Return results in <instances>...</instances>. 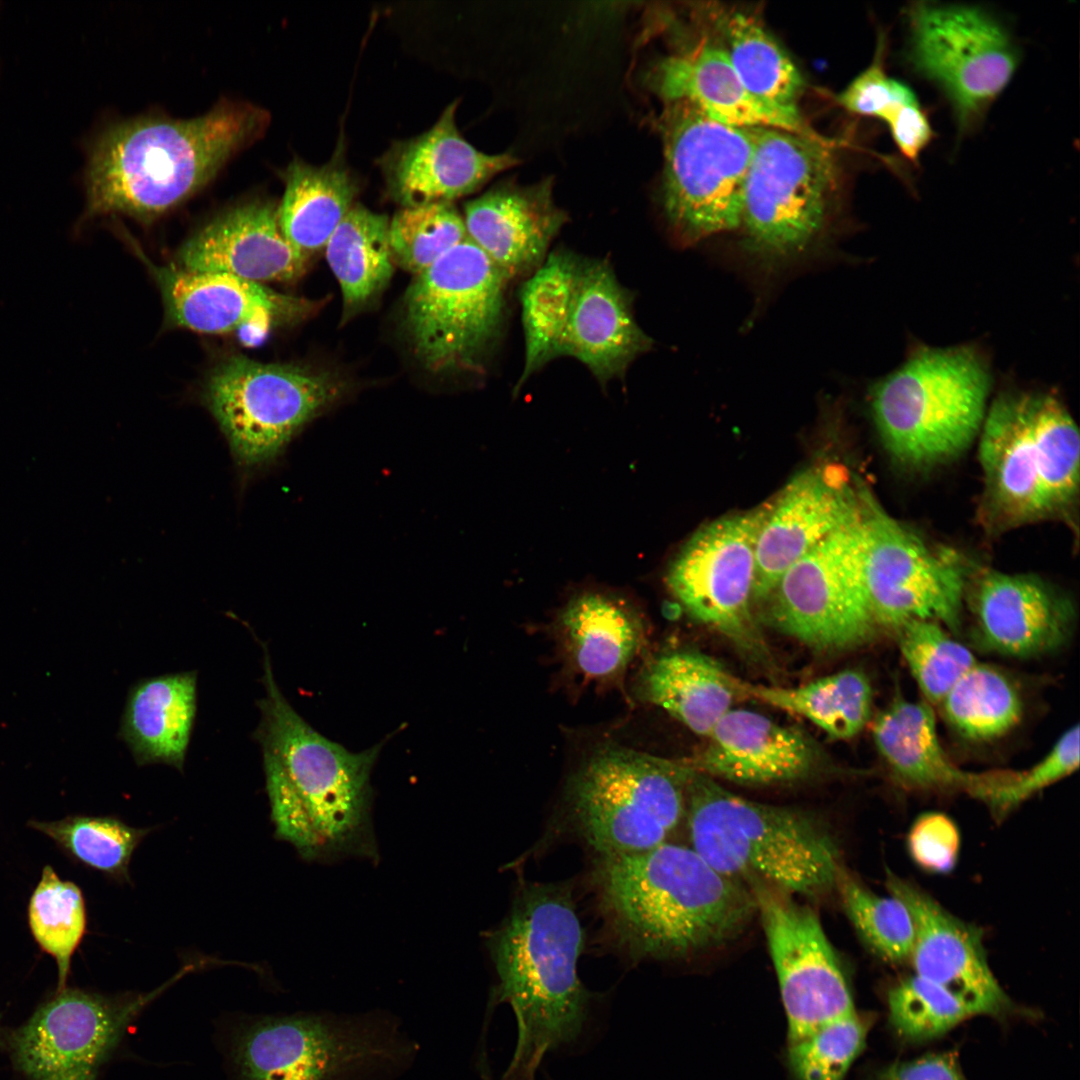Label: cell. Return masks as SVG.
Segmentation results:
<instances>
[{"mask_svg": "<svg viewBox=\"0 0 1080 1080\" xmlns=\"http://www.w3.org/2000/svg\"><path fill=\"white\" fill-rule=\"evenodd\" d=\"M608 932L635 960L681 959L725 944L756 913L751 890L691 846L597 855L591 873Z\"/></svg>", "mask_w": 1080, "mask_h": 1080, "instance_id": "cell-1", "label": "cell"}, {"mask_svg": "<svg viewBox=\"0 0 1080 1080\" xmlns=\"http://www.w3.org/2000/svg\"><path fill=\"white\" fill-rule=\"evenodd\" d=\"M487 939L498 978L494 1000L511 1007L517 1024L501 1080H535L547 1053L579 1037L592 998L578 975L585 936L569 888L523 884Z\"/></svg>", "mask_w": 1080, "mask_h": 1080, "instance_id": "cell-2", "label": "cell"}, {"mask_svg": "<svg viewBox=\"0 0 1080 1080\" xmlns=\"http://www.w3.org/2000/svg\"><path fill=\"white\" fill-rule=\"evenodd\" d=\"M256 739L277 836L307 859L367 852L370 774L382 744L352 752L310 726L280 691L265 650Z\"/></svg>", "mask_w": 1080, "mask_h": 1080, "instance_id": "cell-3", "label": "cell"}, {"mask_svg": "<svg viewBox=\"0 0 1080 1080\" xmlns=\"http://www.w3.org/2000/svg\"><path fill=\"white\" fill-rule=\"evenodd\" d=\"M269 120L258 106L223 102L193 119L150 117L109 127L89 152L84 217L154 220L204 187L263 135Z\"/></svg>", "mask_w": 1080, "mask_h": 1080, "instance_id": "cell-4", "label": "cell"}, {"mask_svg": "<svg viewBox=\"0 0 1080 1080\" xmlns=\"http://www.w3.org/2000/svg\"><path fill=\"white\" fill-rule=\"evenodd\" d=\"M685 821L690 846L746 886L762 882L810 900L837 890L844 871L838 842L808 811L741 797L693 770Z\"/></svg>", "mask_w": 1080, "mask_h": 1080, "instance_id": "cell-5", "label": "cell"}, {"mask_svg": "<svg viewBox=\"0 0 1080 1080\" xmlns=\"http://www.w3.org/2000/svg\"><path fill=\"white\" fill-rule=\"evenodd\" d=\"M978 457L986 520L1012 528L1069 512L1078 495L1080 437L1067 408L1043 392H1008L987 410Z\"/></svg>", "mask_w": 1080, "mask_h": 1080, "instance_id": "cell-6", "label": "cell"}, {"mask_svg": "<svg viewBox=\"0 0 1080 1080\" xmlns=\"http://www.w3.org/2000/svg\"><path fill=\"white\" fill-rule=\"evenodd\" d=\"M989 389V368L975 347L918 349L871 390L884 447L910 468L959 456L979 436Z\"/></svg>", "mask_w": 1080, "mask_h": 1080, "instance_id": "cell-7", "label": "cell"}, {"mask_svg": "<svg viewBox=\"0 0 1080 1080\" xmlns=\"http://www.w3.org/2000/svg\"><path fill=\"white\" fill-rule=\"evenodd\" d=\"M692 771L687 760L600 746L568 784L567 822L595 856L659 846L685 820Z\"/></svg>", "mask_w": 1080, "mask_h": 1080, "instance_id": "cell-8", "label": "cell"}, {"mask_svg": "<svg viewBox=\"0 0 1080 1080\" xmlns=\"http://www.w3.org/2000/svg\"><path fill=\"white\" fill-rule=\"evenodd\" d=\"M741 226L746 250L762 263L799 256L821 236L839 189L834 152L815 134L753 128Z\"/></svg>", "mask_w": 1080, "mask_h": 1080, "instance_id": "cell-9", "label": "cell"}, {"mask_svg": "<svg viewBox=\"0 0 1080 1080\" xmlns=\"http://www.w3.org/2000/svg\"><path fill=\"white\" fill-rule=\"evenodd\" d=\"M662 202L673 236L690 244L741 226L753 128L723 124L682 100L664 102Z\"/></svg>", "mask_w": 1080, "mask_h": 1080, "instance_id": "cell-10", "label": "cell"}, {"mask_svg": "<svg viewBox=\"0 0 1080 1080\" xmlns=\"http://www.w3.org/2000/svg\"><path fill=\"white\" fill-rule=\"evenodd\" d=\"M507 282L468 237L415 275L404 298V323L427 369H480L501 327Z\"/></svg>", "mask_w": 1080, "mask_h": 1080, "instance_id": "cell-11", "label": "cell"}, {"mask_svg": "<svg viewBox=\"0 0 1080 1080\" xmlns=\"http://www.w3.org/2000/svg\"><path fill=\"white\" fill-rule=\"evenodd\" d=\"M858 515L791 565L767 600L777 630L822 652L880 637L866 588L864 492Z\"/></svg>", "mask_w": 1080, "mask_h": 1080, "instance_id": "cell-12", "label": "cell"}, {"mask_svg": "<svg viewBox=\"0 0 1080 1080\" xmlns=\"http://www.w3.org/2000/svg\"><path fill=\"white\" fill-rule=\"evenodd\" d=\"M907 24L912 68L942 91L960 132L973 130L1017 69L1015 41L996 17L976 6L915 2Z\"/></svg>", "mask_w": 1080, "mask_h": 1080, "instance_id": "cell-13", "label": "cell"}, {"mask_svg": "<svg viewBox=\"0 0 1080 1080\" xmlns=\"http://www.w3.org/2000/svg\"><path fill=\"white\" fill-rule=\"evenodd\" d=\"M411 1051L376 1019L300 1015L249 1027L235 1059L243 1080H363L392 1072Z\"/></svg>", "mask_w": 1080, "mask_h": 1080, "instance_id": "cell-14", "label": "cell"}, {"mask_svg": "<svg viewBox=\"0 0 1080 1080\" xmlns=\"http://www.w3.org/2000/svg\"><path fill=\"white\" fill-rule=\"evenodd\" d=\"M342 393L329 373L241 355L209 373L204 401L243 466L267 462L295 433Z\"/></svg>", "mask_w": 1080, "mask_h": 1080, "instance_id": "cell-15", "label": "cell"}, {"mask_svg": "<svg viewBox=\"0 0 1080 1080\" xmlns=\"http://www.w3.org/2000/svg\"><path fill=\"white\" fill-rule=\"evenodd\" d=\"M767 504L697 529L672 559L669 590L687 613L752 659L767 647L752 615L756 543Z\"/></svg>", "mask_w": 1080, "mask_h": 1080, "instance_id": "cell-16", "label": "cell"}, {"mask_svg": "<svg viewBox=\"0 0 1080 1080\" xmlns=\"http://www.w3.org/2000/svg\"><path fill=\"white\" fill-rule=\"evenodd\" d=\"M748 887L777 976L788 1041L855 1012L839 958L815 911L762 882Z\"/></svg>", "mask_w": 1080, "mask_h": 1080, "instance_id": "cell-17", "label": "cell"}, {"mask_svg": "<svg viewBox=\"0 0 1080 1080\" xmlns=\"http://www.w3.org/2000/svg\"><path fill=\"white\" fill-rule=\"evenodd\" d=\"M863 486L832 464L808 467L786 483L758 533L753 601L767 600L791 565L858 515Z\"/></svg>", "mask_w": 1080, "mask_h": 1080, "instance_id": "cell-18", "label": "cell"}, {"mask_svg": "<svg viewBox=\"0 0 1080 1080\" xmlns=\"http://www.w3.org/2000/svg\"><path fill=\"white\" fill-rule=\"evenodd\" d=\"M155 992L132 1001L63 989L39 1007L8 1040L13 1062L31 1080L96 1068Z\"/></svg>", "mask_w": 1080, "mask_h": 1080, "instance_id": "cell-19", "label": "cell"}, {"mask_svg": "<svg viewBox=\"0 0 1080 1080\" xmlns=\"http://www.w3.org/2000/svg\"><path fill=\"white\" fill-rule=\"evenodd\" d=\"M886 883L913 921L908 962L915 974L945 989L971 1016L1007 1012L1011 1002L988 965L981 932L912 883L891 873Z\"/></svg>", "mask_w": 1080, "mask_h": 1080, "instance_id": "cell-20", "label": "cell"}, {"mask_svg": "<svg viewBox=\"0 0 1080 1080\" xmlns=\"http://www.w3.org/2000/svg\"><path fill=\"white\" fill-rule=\"evenodd\" d=\"M457 106L449 104L430 129L392 144L379 160L390 196L403 207L452 203L518 164L509 153L490 155L472 146L457 128Z\"/></svg>", "mask_w": 1080, "mask_h": 1080, "instance_id": "cell-21", "label": "cell"}, {"mask_svg": "<svg viewBox=\"0 0 1080 1080\" xmlns=\"http://www.w3.org/2000/svg\"><path fill=\"white\" fill-rule=\"evenodd\" d=\"M154 276L171 326L204 334L249 330L262 338L275 324L309 311L310 303L260 283L223 273H197L157 266L143 253Z\"/></svg>", "mask_w": 1080, "mask_h": 1080, "instance_id": "cell-22", "label": "cell"}, {"mask_svg": "<svg viewBox=\"0 0 1080 1080\" xmlns=\"http://www.w3.org/2000/svg\"><path fill=\"white\" fill-rule=\"evenodd\" d=\"M307 259L284 236L275 203L254 199L225 210L187 239L176 268L263 284L298 279Z\"/></svg>", "mask_w": 1080, "mask_h": 1080, "instance_id": "cell-23", "label": "cell"}, {"mask_svg": "<svg viewBox=\"0 0 1080 1080\" xmlns=\"http://www.w3.org/2000/svg\"><path fill=\"white\" fill-rule=\"evenodd\" d=\"M971 609L984 648L1022 659L1061 648L1075 618L1071 601L1039 577L994 570L977 579Z\"/></svg>", "mask_w": 1080, "mask_h": 1080, "instance_id": "cell-24", "label": "cell"}, {"mask_svg": "<svg viewBox=\"0 0 1080 1080\" xmlns=\"http://www.w3.org/2000/svg\"><path fill=\"white\" fill-rule=\"evenodd\" d=\"M695 26L690 41L657 60L647 81L664 102L686 101L709 117L740 128H779L814 134L800 114L771 107L743 85L722 48Z\"/></svg>", "mask_w": 1080, "mask_h": 1080, "instance_id": "cell-25", "label": "cell"}, {"mask_svg": "<svg viewBox=\"0 0 1080 1080\" xmlns=\"http://www.w3.org/2000/svg\"><path fill=\"white\" fill-rule=\"evenodd\" d=\"M692 760L693 770L741 785L768 786L803 780L822 762L804 732L746 709L729 710Z\"/></svg>", "mask_w": 1080, "mask_h": 1080, "instance_id": "cell-26", "label": "cell"}, {"mask_svg": "<svg viewBox=\"0 0 1080 1080\" xmlns=\"http://www.w3.org/2000/svg\"><path fill=\"white\" fill-rule=\"evenodd\" d=\"M553 182L502 181L465 205L467 237L509 281L534 272L567 221L553 200Z\"/></svg>", "mask_w": 1080, "mask_h": 1080, "instance_id": "cell-27", "label": "cell"}, {"mask_svg": "<svg viewBox=\"0 0 1080 1080\" xmlns=\"http://www.w3.org/2000/svg\"><path fill=\"white\" fill-rule=\"evenodd\" d=\"M651 338L637 324L632 297L606 261L580 262L561 355L581 361L601 384L622 377Z\"/></svg>", "mask_w": 1080, "mask_h": 1080, "instance_id": "cell-28", "label": "cell"}, {"mask_svg": "<svg viewBox=\"0 0 1080 1080\" xmlns=\"http://www.w3.org/2000/svg\"><path fill=\"white\" fill-rule=\"evenodd\" d=\"M875 746L897 784L911 790L965 792L982 800L996 772L973 773L956 766L945 752L931 705L895 695L874 719Z\"/></svg>", "mask_w": 1080, "mask_h": 1080, "instance_id": "cell-29", "label": "cell"}, {"mask_svg": "<svg viewBox=\"0 0 1080 1080\" xmlns=\"http://www.w3.org/2000/svg\"><path fill=\"white\" fill-rule=\"evenodd\" d=\"M691 10L693 23L722 48L753 96L771 107L800 114L802 73L759 14L717 2L695 4Z\"/></svg>", "mask_w": 1080, "mask_h": 1080, "instance_id": "cell-30", "label": "cell"}, {"mask_svg": "<svg viewBox=\"0 0 1080 1080\" xmlns=\"http://www.w3.org/2000/svg\"><path fill=\"white\" fill-rule=\"evenodd\" d=\"M557 624L570 662L586 678L619 676L644 642L643 620L636 606L609 590L577 592L561 609Z\"/></svg>", "mask_w": 1080, "mask_h": 1080, "instance_id": "cell-31", "label": "cell"}, {"mask_svg": "<svg viewBox=\"0 0 1080 1080\" xmlns=\"http://www.w3.org/2000/svg\"><path fill=\"white\" fill-rule=\"evenodd\" d=\"M196 672L143 679L129 691L120 738L136 763L182 770L196 715Z\"/></svg>", "mask_w": 1080, "mask_h": 1080, "instance_id": "cell-32", "label": "cell"}, {"mask_svg": "<svg viewBox=\"0 0 1080 1080\" xmlns=\"http://www.w3.org/2000/svg\"><path fill=\"white\" fill-rule=\"evenodd\" d=\"M741 680L715 659L696 651H674L654 659L641 678L642 696L695 734L708 737L743 696Z\"/></svg>", "mask_w": 1080, "mask_h": 1080, "instance_id": "cell-33", "label": "cell"}, {"mask_svg": "<svg viewBox=\"0 0 1080 1080\" xmlns=\"http://www.w3.org/2000/svg\"><path fill=\"white\" fill-rule=\"evenodd\" d=\"M283 178L285 190L278 206L279 225L287 240L309 257L325 247L355 204L358 183L336 154L320 166L295 159Z\"/></svg>", "mask_w": 1080, "mask_h": 1080, "instance_id": "cell-34", "label": "cell"}, {"mask_svg": "<svg viewBox=\"0 0 1080 1080\" xmlns=\"http://www.w3.org/2000/svg\"><path fill=\"white\" fill-rule=\"evenodd\" d=\"M743 696L802 716L834 740L858 735L872 710V687L868 677L847 669L798 687L751 684L741 680Z\"/></svg>", "mask_w": 1080, "mask_h": 1080, "instance_id": "cell-35", "label": "cell"}, {"mask_svg": "<svg viewBox=\"0 0 1080 1080\" xmlns=\"http://www.w3.org/2000/svg\"><path fill=\"white\" fill-rule=\"evenodd\" d=\"M580 262L568 252H553L520 288L525 359L517 389L547 362L560 356Z\"/></svg>", "mask_w": 1080, "mask_h": 1080, "instance_id": "cell-36", "label": "cell"}, {"mask_svg": "<svg viewBox=\"0 0 1080 1080\" xmlns=\"http://www.w3.org/2000/svg\"><path fill=\"white\" fill-rule=\"evenodd\" d=\"M389 222L386 215L355 203L324 247L346 311L359 309L391 279Z\"/></svg>", "mask_w": 1080, "mask_h": 1080, "instance_id": "cell-37", "label": "cell"}, {"mask_svg": "<svg viewBox=\"0 0 1080 1080\" xmlns=\"http://www.w3.org/2000/svg\"><path fill=\"white\" fill-rule=\"evenodd\" d=\"M939 706L949 725L976 742L998 739L1021 720L1023 702L1014 682L999 669L976 662Z\"/></svg>", "mask_w": 1080, "mask_h": 1080, "instance_id": "cell-38", "label": "cell"}, {"mask_svg": "<svg viewBox=\"0 0 1080 1080\" xmlns=\"http://www.w3.org/2000/svg\"><path fill=\"white\" fill-rule=\"evenodd\" d=\"M28 925L39 948L57 964V991L66 988L71 958L86 932L85 902L80 888L59 878L46 865L28 903Z\"/></svg>", "mask_w": 1080, "mask_h": 1080, "instance_id": "cell-39", "label": "cell"}, {"mask_svg": "<svg viewBox=\"0 0 1080 1080\" xmlns=\"http://www.w3.org/2000/svg\"><path fill=\"white\" fill-rule=\"evenodd\" d=\"M28 826L51 838L71 859L114 878L127 876L135 848L147 833L112 817L74 815Z\"/></svg>", "mask_w": 1080, "mask_h": 1080, "instance_id": "cell-40", "label": "cell"}, {"mask_svg": "<svg viewBox=\"0 0 1080 1080\" xmlns=\"http://www.w3.org/2000/svg\"><path fill=\"white\" fill-rule=\"evenodd\" d=\"M894 637L911 675L930 705H939L977 662L973 653L936 621H909Z\"/></svg>", "mask_w": 1080, "mask_h": 1080, "instance_id": "cell-41", "label": "cell"}, {"mask_svg": "<svg viewBox=\"0 0 1080 1080\" xmlns=\"http://www.w3.org/2000/svg\"><path fill=\"white\" fill-rule=\"evenodd\" d=\"M466 238L464 219L451 202L403 207L389 222L393 260L415 275Z\"/></svg>", "mask_w": 1080, "mask_h": 1080, "instance_id": "cell-42", "label": "cell"}, {"mask_svg": "<svg viewBox=\"0 0 1080 1080\" xmlns=\"http://www.w3.org/2000/svg\"><path fill=\"white\" fill-rule=\"evenodd\" d=\"M836 891L850 922L872 952L894 964L909 961L914 926L900 900L872 892L845 870Z\"/></svg>", "mask_w": 1080, "mask_h": 1080, "instance_id": "cell-43", "label": "cell"}, {"mask_svg": "<svg viewBox=\"0 0 1080 1080\" xmlns=\"http://www.w3.org/2000/svg\"><path fill=\"white\" fill-rule=\"evenodd\" d=\"M868 1030L869 1022L855 1011L788 1041V1060L796 1080H844L863 1049Z\"/></svg>", "mask_w": 1080, "mask_h": 1080, "instance_id": "cell-44", "label": "cell"}, {"mask_svg": "<svg viewBox=\"0 0 1080 1080\" xmlns=\"http://www.w3.org/2000/svg\"><path fill=\"white\" fill-rule=\"evenodd\" d=\"M888 1007L894 1030L912 1041L940 1036L971 1016L949 992L916 974L890 989Z\"/></svg>", "mask_w": 1080, "mask_h": 1080, "instance_id": "cell-45", "label": "cell"}, {"mask_svg": "<svg viewBox=\"0 0 1080 1080\" xmlns=\"http://www.w3.org/2000/svg\"><path fill=\"white\" fill-rule=\"evenodd\" d=\"M1079 737V726H1072L1031 768L1008 771L1004 782L986 804L999 815L1007 813L1037 792L1069 776L1079 766Z\"/></svg>", "mask_w": 1080, "mask_h": 1080, "instance_id": "cell-46", "label": "cell"}, {"mask_svg": "<svg viewBox=\"0 0 1080 1080\" xmlns=\"http://www.w3.org/2000/svg\"><path fill=\"white\" fill-rule=\"evenodd\" d=\"M885 48V38L880 36L872 63L837 96L848 112L884 121L901 104L916 97L909 86L888 76Z\"/></svg>", "mask_w": 1080, "mask_h": 1080, "instance_id": "cell-47", "label": "cell"}, {"mask_svg": "<svg viewBox=\"0 0 1080 1080\" xmlns=\"http://www.w3.org/2000/svg\"><path fill=\"white\" fill-rule=\"evenodd\" d=\"M907 844L910 855L921 868L933 873H947L956 864L960 835L948 816L929 812L913 823Z\"/></svg>", "mask_w": 1080, "mask_h": 1080, "instance_id": "cell-48", "label": "cell"}, {"mask_svg": "<svg viewBox=\"0 0 1080 1080\" xmlns=\"http://www.w3.org/2000/svg\"><path fill=\"white\" fill-rule=\"evenodd\" d=\"M884 122L899 151L912 162L918 161L934 137L927 114L917 97L901 104Z\"/></svg>", "mask_w": 1080, "mask_h": 1080, "instance_id": "cell-49", "label": "cell"}, {"mask_svg": "<svg viewBox=\"0 0 1080 1080\" xmlns=\"http://www.w3.org/2000/svg\"><path fill=\"white\" fill-rule=\"evenodd\" d=\"M871 1080H967L957 1055L950 1052L929 1054L911 1061L895 1063Z\"/></svg>", "mask_w": 1080, "mask_h": 1080, "instance_id": "cell-50", "label": "cell"}]
</instances>
